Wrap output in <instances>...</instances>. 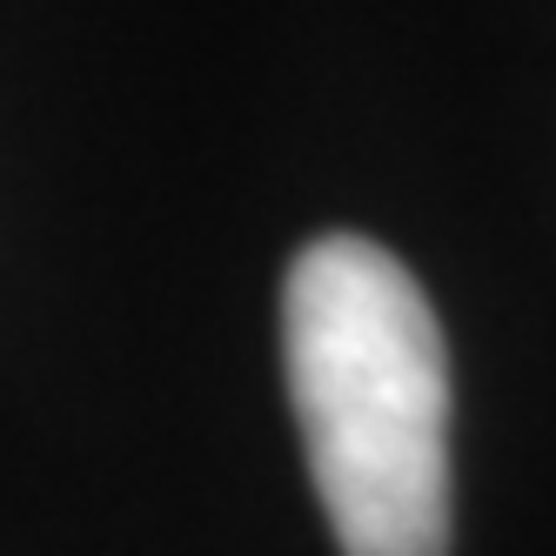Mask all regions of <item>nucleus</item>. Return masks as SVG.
<instances>
[{
	"label": "nucleus",
	"mask_w": 556,
	"mask_h": 556,
	"mask_svg": "<svg viewBox=\"0 0 556 556\" xmlns=\"http://www.w3.org/2000/svg\"><path fill=\"white\" fill-rule=\"evenodd\" d=\"M282 363L342 556H450V349L369 235H315L282 282Z\"/></svg>",
	"instance_id": "1"
}]
</instances>
